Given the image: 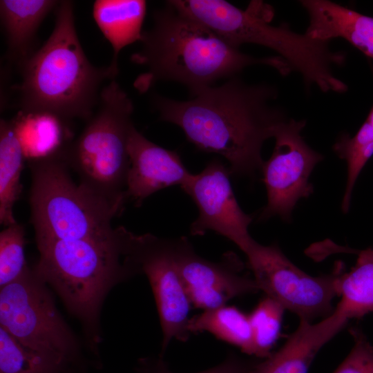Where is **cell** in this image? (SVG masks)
I'll list each match as a JSON object with an SVG mask.
<instances>
[{
    "instance_id": "1",
    "label": "cell",
    "mask_w": 373,
    "mask_h": 373,
    "mask_svg": "<svg viewBox=\"0 0 373 373\" xmlns=\"http://www.w3.org/2000/svg\"><path fill=\"white\" fill-rule=\"evenodd\" d=\"M278 94L275 86L249 84L235 76L189 100L157 95L153 104L159 119L178 126L196 148L226 159L231 175L254 178L264 162L263 144L288 119L274 103Z\"/></svg>"
},
{
    "instance_id": "2",
    "label": "cell",
    "mask_w": 373,
    "mask_h": 373,
    "mask_svg": "<svg viewBox=\"0 0 373 373\" xmlns=\"http://www.w3.org/2000/svg\"><path fill=\"white\" fill-rule=\"evenodd\" d=\"M141 49L131 61L146 68L134 86L146 92L160 81H173L186 86L192 95L229 79L246 67L262 64L282 75L291 69L280 57H256L241 52L211 29L178 10L168 2L153 13V26L144 31Z\"/></svg>"
},
{
    "instance_id": "3",
    "label": "cell",
    "mask_w": 373,
    "mask_h": 373,
    "mask_svg": "<svg viewBox=\"0 0 373 373\" xmlns=\"http://www.w3.org/2000/svg\"><path fill=\"white\" fill-rule=\"evenodd\" d=\"M55 14L48 39L20 64L21 111L89 120L98 104L102 83L116 75L109 66H95L85 55L75 28L73 2L60 1Z\"/></svg>"
},
{
    "instance_id": "4",
    "label": "cell",
    "mask_w": 373,
    "mask_h": 373,
    "mask_svg": "<svg viewBox=\"0 0 373 373\" xmlns=\"http://www.w3.org/2000/svg\"><path fill=\"white\" fill-rule=\"evenodd\" d=\"M130 234L122 227L111 239L36 240L39 258L34 270L80 321L92 349L101 341L105 298L117 284L137 274L126 256Z\"/></svg>"
},
{
    "instance_id": "5",
    "label": "cell",
    "mask_w": 373,
    "mask_h": 373,
    "mask_svg": "<svg viewBox=\"0 0 373 373\" xmlns=\"http://www.w3.org/2000/svg\"><path fill=\"white\" fill-rule=\"evenodd\" d=\"M168 3L235 47L254 44L275 51L291 70L302 76L308 88L316 86L324 93L347 90V84L332 70L333 66L345 63V54L332 50L328 42L294 32L287 23L271 24L273 9L262 1H251L245 10L222 0H173Z\"/></svg>"
},
{
    "instance_id": "6",
    "label": "cell",
    "mask_w": 373,
    "mask_h": 373,
    "mask_svg": "<svg viewBox=\"0 0 373 373\" xmlns=\"http://www.w3.org/2000/svg\"><path fill=\"white\" fill-rule=\"evenodd\" d=\"M63 152L30 162V222L35 239H111L120 232L113 219L123 210L76 184Z\"/></svg>"
},
{
    "instance_id": "7",
    "label": "cell",
    "mask_w": 373,
    "mask_h": 373,
    "mask_svg": "<svg viewBox=\"0 0 373 373\" xmlns=\"http://www.w3.org/2000/svg\"><path fill=\"white\" fill-rule=\"evenodd\" d=\"M133 112L130 97L111 80L101 90L96 113L63 152L79 183L122 209L131 165L128 144L135 126Z\"/></svg>"
},
{
    "instance_id": "8",
    "label": "cell",
    "mask_w": 373,
    "mask_h": 373,
    "mask_svg": "<svg viewBox=\"0 0 373 373\" xmlns=\"http://www.w3.org/2000/svg\"><path fill=\"white\" fill-rule=\"evenodd\" d=\"M0 327L23 345L66 366L80 354V342L58 310L48 285L28 267L0 287Z\"/></svg>"
},
{
    "instance_id": "9",
    "label": "cell",
    "mask_w": 373,
    "mask_h": 373,
    "mask_svg": "<svg viewBox=\"0 0 373 373\" xmlns=\"http://www.w3.org/2000/svg\"><path fill=\"white\" fill-rule=\"evenodd\" d=\"M245 254L258 289L300 320L312 322L333 312L332 300L338 296L335 269L330 274L312 276L291 262L277 245L255 240Z\"/></svg>"
},
{
    "instance_id": "10",
    "label": "cell",
    "mask_w": 373,
    "mask_h": 373,
    "mask_svg": "<svg viewBox=\"0 0 373 373\" xmlns=\"http://www.w3.org/2000/svg\"><path fill=\"white\" fill-rule=\"evenodd\" d=\"M305 125L304 119H288L276 131L273 153L260 171L267 202L258 216L260 221L276 216L289 220L298 201L314 192L309 177L323 156L304 140L301 132Z\"/></svg>"
},
{
    "instance_id": "11",
    "label": "cell",
    "mask_w": 373,
    "mask_h": 373,
    "mask_svg": "<svg viewBox=\"0 0 373 373\" xmlns=\"http://www.w3.org/2000/svg\"><path fill=\"white\" fill-rule=\"evenodd\" d=\"M126 259L150 283L163 333L162 351L173 338L186 341L191 303L175 261L173 239L131 233Z\"/></svg>"
},
{
    "instance_id": "12",
    "label": "cell",
    "mask_w": 373,
    "mask_h": 373,
    "mask_svg": "<svg viewBox=\"0 0 373 373\" xmlns=\"http://www.w3.org/2000/svg\"><path fill=\"white\" fill-rule=\"evenodd\" d=\"M228 166L213 160L197 174H191L181 189L195 202L198 216L190 226L193 236L212 231L233 242L245 252L254 240L249 227L253 216L240 207L234 195Z\"/></svg>"
},
{
    "instance_id": "13",
    "label": "cell",
    "mask_w": 373,
    "mask_h": 373,
    "mask_svg": "<svg viewBox=\"0 0 373 373\" xmlns=\"http://www.w3.org/2000/svg\"><path fill=\"white\" fill-rule=\"evenodd\" d=\"M173 255L191 305L204 310L223 305L236 298L258 291L254 278L242 274L244 265L230 251L220 261L198 255L185 237L173 239Z\"/></svg>"
},
{
    "instance_id": "14",
    "label": "cell",
    "mask_w": 373,
    "mask_h": 373,
    "mask_svg": "<svg viewBox=\"0 0 373 373\" xmlns=\"http://www.w3.org/2000/svg\"><path fill=\"white\" fill-rule=\"evenodd\" d=\"M128 150L131 165L124 195L135 206L163 189L181 187L192 174L176 151L150 141L135 126L129 136Z\"/></svg>"
},
{
    "instance_id": "15",
    "label": "cell",
    "mask_w": 373,
    "mask_h": 373,
    "mask_svg": "<svg viewBox=\"0 0 373 373\" xmlns=\"http://www.w3.org/2000/svg\"><path fill=\"white\" fill-rule=\"evenodd\" d=\"M349 320L338 304L318 323L300 320L297 329L286 343L263 361L250 365L247 373H307L317 353Z\"/></svg>"
},
{
    "instance_id": "16",
    "label": "cell",
    "mask_w": 373,
    "mask_h": 373,
    "mask_svg": "<svg viewBox=\"0 0 373 373\" xmlns=\"http://www.w3.org/2000/svg\"><path fill=\"white\" fill-rule=\"evenodd\" d=\"M309 16L305 32L311 39L329 42L342 38L373 59V17L327 0H302Z\"/></svg>"
},
{
    "instance_id": "17",
    "label": "cell",
    "mask_w": 373,
    "mask_h": 373,
    "mask_svg": "<svg viewBox=\"0 0 373 373\" xmlns=\"http://www.w3.org/2000/svg\"><path fill=\"white\" fill-rule=\"evenodd\" d=\"M146 12V2L143 0H97L93 4L96 24L113 48L109 67L115 75L120 51L142 40Z\"/></svg>"
},
{
    "instance_id": "18",
    "label": "cell",
    "mask_w": 373,
    "mask_h": 373,
    "mask_svg": "<svg viewBox=\"0 0 373 373\" xmlns=\"http://www.w3.org/2000/svg\"><path fill=\"white\" fill-rule=\"evenodd\" d=\"M60 1L1 0L0 16L10 56L19 64L32 52L36 32Z\"/></svg>"
},
{
    "instance_id": "19",
    "label": "cell",
    "mask_w": 373,
    "mask_h": 373,
    "mask_svg": "<svg viewBox=\"0 0 373 373\" xmlns=\"http://www.w3.org/2000/svg\"><path fill=\"white\" fill-rule=\"evenodd\" d=\"M12 120L26 160H40L65 150L64 119L57 115L48 112L20 111Z\"/></svg>"
},
{
    "instance_id": "20",
    "label": "cell",
    "mask_w": 373,
    "mask_h": 373,
    "mask_svg": "<svg viewBox=\"0 0 373 373\" xmlns=\"http://www.w3.org/2000/svg\"><path fill=\"white\" fill-rule=\"evenodd\" d=\"M26 160L12 120L0 122V223L17 222L14 206L21 193V175Z\"/></svg>"
},
{
    "instance_id": "21",
    "label": "cell",
    "mask_w": 373,
    "mask_h": 373,
    "mask_svg": "<svg viewBox=\"0 0 373 373\" xmlns=\"http://www.w3.org/2000/svg\"><path fill=\"white\" fill-rule=\"evenodd\" d=\"M335 270L337 295L341 297L338 305L350 319L373 314V249L359 251L349 271H344L342 264Z\"/></svg>"
},
{
    "instance_id": "22",
    "label": "cell",
    "mask_w": 373,
    "mask_h": 373,
    "mask_svg": "<svg viewBox=\"0 0 373 373\" xmlns=\"http://www.w3.org/2000/svg\"><path fill=\"white\" fill-rule=\"evenodd\" d=\"M189 333L207 332L217 338L254 355L252 331L249 315L234 306L223 305L204 310L189 318Z\"/></svg>"
},
{
    "instance_id": "23",
    "label": "cell",
    "mask_w": 373,
    "mask_h": 373,
    "mask_svg": "<svg viewBox=\"0 0 373 373\" xmlns=\"http://www.w3.org/2000/svg\"><path fill=\"white\" fill-rule=\"evenodd\" d=\"M66 367L0 327V373H61Z\"/></svg>"
},
{
    "instance_id": "24",
    "label": "cell",
    "mask_w": 373,
    "mask_h": 373,
    "mask_svg": "<svg viewBox=\"0 0 373 373\" xmlns=\"http://www.w3.org/2000/svg\"><path fill=\"white\" fill-rule=\"evenodd\" d=\"M284 311L280 303L266 296L249 315L254 356L265 358L271 354L280 335Z\"/></svg>"
},
{
    "instance_id": "25",
    "label": "cell",
    "mask_w": 373,
    "mask_h": 373,
    "mask_svg": "<svg viewBox=\"0 0 373 373\" xmlns=\"http://www.w3.org/2000/svg\"><path fill=\"white\" fill-rule=\"evenodd\" d=\"M25 229L16 222L0 233V287L17 279L28 267L25 257Z\"/></svg>"
},
{
    "instance_id": "26",
    "label": "cell",
    "mask_w": 373,
    "mask_h": 373,
    "mask_svg": "<svg viewBox=\"0 0 373 373\" xmlns=\"http://www.w3.org/2000/svg\"><path fill=\"white\" fill-rule=\"evenodd\" d=\"M350 331L353 347L333 373H373V346L360 329Z\"/></svg>"
},
{
    "instance_id": "27",
    "label": "cell",
    "mask_w": 373,
    "mask_h": 373,
    "mask_svg": "<svg viewBox=\"0 0 373 373\" xmlns=\"http://www.w3.org/2000/svg\"><path fill=\"white\" fill-rule=\"evenodd\" d=\"M369 147H373V106L357 133L353 137L342 134L333 145V150L346 162L358 151Z\"/></svg>"
},
{
    "instance_id": "28",
    "label": "cell",
    "mask_w": 373,
    "mask_h": 373,
    "mask_svg": "<svg viewBox=\"0 0 373 373\" xmlns=\"http://www.w3.org/2000/svg\"><path fill=\"white\" fill-rule=\"evenodd\" d=\"M249 365L238 356L231 354L222 363L197 373H247ZM140 371V373H174L162 359L142 361Z\"/></svg>"
}]
</instances>
